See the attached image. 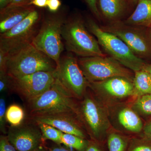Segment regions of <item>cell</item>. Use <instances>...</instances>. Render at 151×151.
Listing matches in <instances>:
<instances>
[{
	"instance_id": "obj_1",
	"label": "cell",
	"mask_w": 151,
	"mask_h": 151,
	"mask_svg": "<svg viewBox=\"0 0 151 151\" xmlns=\"http://www.w3.org/2000/svg\"><path fill=\"white\" fill-rule=\"evenodd\" d=\"M76 115L92 140H100L113 129L108 108L96 98L89 87L83 98L78 100Z\"/></svg>"
},
{
	"instance_id": "obj_2",
	"label": "cell",
	"mask_w": 151,
	"mask_h": 151,
	"mask_svg": "<svg viewBox=\"0 0 151 151\" xmlns=\"http://www.w3.org/2000/svg\"><path fill=\"white\" fill-rule=\"evenodd\" d=\"M56 67L52 60L30 43L9 52L6 72L11 78H17L39 71H54Z\"/></svg>"
},
{
	"instance_id": "obj_3",
	"label": "cell",
	"mask_w": 151,
	"mask_h": 151,
	"mask_svg": "<svg viewBox=\"0 0 151 151\" xmlns=\"http://www.w3.org/2000/svg\"><path fill=\"white\" fill-rule=\"evenodd\" d=\"M61 35L68 51L80 57L106 55L81 17H73L66 20Z\"/></svg>"
},
{
	"instance_id": "obj_4",
	"label": "cell",
	"mask_w": 151,
	"mask_h": 151,
	"mask_svg": "<svg viewBox=\"0 0 151 151\" xmlns=\"http://www.w3.org/2000/svg\"><path fill=\"white\" fill-rule=\"evenodd\" d=\"M90 32L97 39L100 46L109 56L133 72L144 68L145 60L136 56L130 47L117 36L103 30L96 22L88 19L86 23Z\"/></svg>"
},
{
	"instance_id": "obj_5",
	"label": "cell",
	"mask_w": 151,
	"mask_h": 151,
	"mask_svg": "<svg viewBox=\"0 0 151 151\" xmlns=\"http://www.w3.org/2000/svg\"><path fill=\"white\" fill-rule=\"evenodd\" d=\"M88 87L96 98L107 108L121 103H129L135 98L133 81L122 76L88 82Z\"/></svg>"
},
{
	"instance_id": "obj_6",
	"label": "cell",
	"mask_w": 151,
	"mask_h": 151,
	"mask_svg": "<svg viewBox=\"0 0 151 151\" xmlns=\"http://www.w3.org/2000/svg\"><path fill=\"white\" fill-rule=\"evenodd\" d=\"M66 20L60 15L47 17L44 20L32 44L58 64L63 50L62 29Z\"/></svg>"
},
{
	"instance_id": "obj_7",
	"label": "cell",
	"mask_w": 151,
	"mask_h": 151,
	"mask_svg": "<svg viewBox=\"0 0 151 151\" xmlns=\"http://www.w3.org/2000/svg\"><path fill=\"white\" fill-rule=\"evenodd\" d=\"M100 27L124 41L136 56L146 62H151V36L149 28L126 24L121 20Z\"/></svg>"
},
{
	"instance_id": "obj_8",
	"label": "cell",
	"mask_w": 151,
	"mask_h": 151,
	"mask_svg": "<svg viewBox=\"0 0 151 151\" xmlns=\"http://www.w3.org/2000/svg\"><path fill=\"white\" fill-rule=\"evenodd\" d=\"M29 114L58 111H72L76 114L78 100L68 94L57 80L42 94L26 102Z\"/></svg>"
},
{
	"instance_id": "obj_9",
	"label": "cell",
	"mask_w": 151,
	"mask_h": 151,
	"mask_svg": "<svg viewBox=\"0 0 151 151\" xmlns=\"http://www.w3.org/2000/svg\"><path fill=\"white\" fill-rule=\"evenodd\" d=\"M78 63L88 82L122 76L133 81L134 72L110 56L80 57Z\"/></svg>"
},
{
	"instance_id": "obj_10",
	"label": "cell",
	"mask_w": 151,
	"mask_h": 151,
	"mask_svg": "<svg viewBox=\"0 0 151 151\" xmlns=\"http://www.w3.org/2000/svg\"><path fill=\"white\" fill-rule=\"evenodd\" d=\"M54 74L55 79L71 97L78 100L83 98L88 88V81L76 58L71 55L60 57Z\"/></svg>"
},
{
	"instance_id": "obj_11",
	"label": "cell",
	"mask_w": 151,
	"mask_h": 151,
	"mask_svg": "<svg viewBox=\"0 0 151 151\" xmlns=\"http://www.w3.org/2000/svg\"><path fill=\"white\" fill-rule=\"evenodd\" d=\"M40 13L34 10L18 24L0 34V49L7 53L32 43L38 32Z\"/></svg>"
},
{
	"instance_id": "obj_12",
	"label": "cell",
	"mask_w": 151,
	"mask_h": 151,
	"mask_svg": "<svg viewBox=\"0 0 151 151\" xmlns=\"http://www.w3.org/2000/svg\"><path fill=\"white\" fill-rule=\"evenodd\" d=\"M9 91L16 93L27 102L41 95L54 83V71H39L36 73L11 78Z\"/></svg>"
},
{
	"instance_id": "obj_13",
	"label": "cell",
	"mask_w": 151,
	"mask_h": 151,
	"mask_svg": "<svg viewBox=\"0 0 151 151\" xmlns=\"http://www.w3.org/2000/svg\"><path fill=\"white\" fill-rule=\"evenodd\" d=\"M28 120L36 124H48L65 134L86 139L87 134L76 113L72 111H58L29 114Z\"/></svg>"
},
{
	"instance_id": "obj_14",
	"label": "cell",
	"mask_w": 151,
	"mask_h": 151,
	"mask_svg": "<svg viewBox=\"0 0 151 151\" xmlns=\"http://www.w3.org/2000/svg\"><path fill=\"white\" fill-rule=\"evenodd\" d=\"M6 135L17 151H29L45 146V140L39 127L28 119L19 126H10Z\"/></svg>"
},
{
	"instance_id": "obj_15",
	"label": "cell",
	"mask_w": 151,
	"mask_h": 151,
	"mask_svg": "<svg viewBox=\"0 0 151 151\" xmlns=\"http://www.w3.org/2000/svg\"><path fill=\"white\" fill-rule=\"evenodd\" d=\"M107 108L110 122L114 130L132 134L142 132L144 126L142 119L132 109L129 103Z\"/></svg>"
},
{
	"instance_id": "obj_16",
	"label": "cell",
	"mask_w": 151,
	"mask_h": 151,
	"mask_svg": "<svg viewBox=\"0 0 151 151\" xmlns=\"http://www.w3.org/2000/svg\"><path fill=\"white\" fill-rule=\"evenodd\" d=\"M33 6H7L1 10L0 33L5 32L22 21L35 9Z\"/></svg>"
},
{
	"instance_id": "obj_17",
	"label": "cell",
	"mask_w": 151,
	"mask_h": 151,
	"mask_svg": "<svg viewBox=\"0 0 151 151\" xmlns=\"http://www.w3.org/2000/svg\"><path fill=\"white\" fill-rule=\"evenodd\" d=\"M100 16L110 23L121 21L127 12L128 0H97Z\"/></svg>"
},
{
	"instance_id": "obj_18",
	"label": "cell",
	"mask_w": 151,
	"mask_h": 151,
	"mask_svg": "<svg viewBox=\"0 0 151 151\" xmlns=\"http://www.w3.org/2000/svg\"><path fill=\"white\" fill-rule=\"evenodd\" d=\"M124 22L128 25L150 27L151 25V0H139L133 13Z\"/></svg>"
},
{
	"instance_id": "obj_19",
	"label": "cell",
	"mask_w": 151,
	"mask_h": 151,
	"mask_svg": "<svg viewBox=\"0 0 151 151\" xmlns=\"http://www.w3.org/2000/svg\"><path fill=\"white\" fill-rule=\"evenodd\" d=\"M133 82L135 98L151 94V76L145 69L143 68L134 72Z\"/></svg>"
},
{
	"instance_id": "obj_20",
	"label": "cell",
	"mask_w": 151,
	"mask_h": 151,
	"mask_svg": "<svg viewBox=\"0 0 151 151\" xmlns=\"http://www.w3.org/2000/svg\"><path fill=\"white\" fill-rule=\"evenodd\" d=\"M129 104L142 119L151 118V94L136 97Z\"/></svg>"
},
{
	"instance_id": "obj_21",
	"label": "cell",
	"mask_w": 151,
	"mask_h": 151,
	"mask_svg": "<svg viewBox=\"0 0 151 151\" xmlns=\"http://www.w3.org/2000/svg\"><path fill=\"white\" fill-rule=\"evenodd\" d=\"M7 122L12 127L19 126L24 122L25 113L23 108L17 104L10 105L6 113Z\"/></svg>"
},
{
	"instance_id": "obj_22",
	"label": "cell",
	"mask_w": 151,
	"mask_h": 151,
	"mask_svg": "<svg viewBox=\"0 0 151 151\" xmlns=\"http://www.w3.org/2000/svg\"><path fill=\"white\" fill-rule=\"evenodd\" d=\"M126 138L114 129L108 134V146L109 151H125L128 142Z\"/></svg>"
},
{
	"instance_id": "obj_23",
	"label": "cell",
	"mask_w": 151,
	"mask_h": 151,
	"mask_svg": "<svg viewBox=\"0 0 151 151\" xmlns=\"http://www.w3.org/2000/svg\"><path fill=\"white\" fill-rule=\"evenodd\" d=\"M62 145L77 151H84L89 144V141L75 135L63 134Z\"/></svg>"
},
{
	"instance_id": "obj_24",
	"label": "cell",
	"mask_w": 151,
	"mask_h": 151,
	"mask_svg": "<svg viewBox=\"0 0 151 151\" xmlns=\"http://www.w3.org/2000/svg\"><path fill=\"white\" fill-rule=\"evenodd\" d=\"M36 124L39 127L45 141L49 140L58 145H62V136L63 132L48 124L42 123Z\"/></svg>"
},
{
	"instance_id": "obj_25",
	"label": "cell",
	"mask_w": 151,
	"mask_h": 151,
	"mask_svg": "<svg viewBox=\"0 0 151 151\" xmlns=\"http://www.w3.org/2000/svg\"><path fill=\"white\" fill-rule=\"evenodd\" d=\"M6 111V100L4 96H2L0 98V131L4 135H6L7 133Z\"/></svg>"
},
{
	"instance_id": "obj_26",
	"label": "cell",
	"mask_w": 151,
	"mask_h": 151,
	"mask_svg": "<svg viewBox=\"0 0 151 151\" xmlns=\"http://www.w3.org/2000/svg\"><path fill=\"white\" fill-rule=\"evenodd\" d=\"M10 77L6 72H0V92L9 91L10 86Z\"/></svg>"
},
{
	"instance_id": "obj_27",
	"label": "cell",
	"mask_w": 151,
	"mask_h": 151,
	"mask_svg": "<svg viewBox=\"0 0 151 151\" xmlns=\"http://www.w3.org/2000/svg\"><path fill=\"white\" fill-rule=\"evenodd\" d=\"M0 151H17L9 141L6 135L0 136Z\"/></svg>"
},
{
	"instance_id": "obj_28",
	"label": "cell",
	"mask_w": 151,
	"mask_h": 151,
	"mask_svg": "<svg viewBox=\"0 0 151 151\" xmlns=\"http://www.w3.org/2000/svg\"><path fill=\"white\" fill-rule=\"evenodd\" d=\"M146 140V142L139 143L134 146L130 151H151V141Z\"/></svg>"
},
{
	"instance_id": "obj_29",
	"label": "cell",
	"mask_w": 151,
	"mask_h": 151,
	"mask_svg": "<svg viewBox=\"0 0 151 151\" xmlns=\"http://www.w3.org/2000/svg\"><path fill=\"white\" fill-rule=\"evenodd\" d=\"M8 55V53L0 49V72H6Z\"/></svg>"
},
{
	"instance_id": "obj_30",
	"label": "cell",
	"mask_w": 151,
	"mask_h": 151,
	"mask_svg": "<svg viewBox=\"0 0 151 151\" xmlns=\"http://www.w3.org/2000/svg\"><path fill=\"white\" fill-rule=\"evenodd\" d=\"M85 1L94 16L100 19L101 16L97 7V0H85Z\"/></svg>"
},
{
	"instance_id": "obj_31",
	"label": "cell",
	"mask_w": 151,
	"mask_h": 151,
	"mask_svg": "<svg viewBox=\"0 0 151 151\" xmlns=\"http://www.w3.org/2000/svg\"><path fill=\"white\" fill-rule=\"evenodd\" d=\"M61 5L60 0H48L47 7L52 12H55L58 11Z\"/></svg>"
},
{
	"instance_id": "obj_32",
	"label": "cell",
	"mask_w": 151,
	"mask_h": 151,
	"mask_svg": "<svg viewBox=\"0 0 151 151\" xmlns=\"http://www.w3.org/2000/svg\"><path fill=\"white\" fill-rule=\"evenodd\" d=\"M142 132L145 139L151 142V120L144 124Z\"/></svg>"
},
{
	"instance_id": "obj_33",
	"label": "cell",
	"mask_w": 151,
	"mask_h": 151,
	"mask_svg": "<svg viewBox=\"0 0 151 151\" xmlns=\"http://www.w3.org/2000/svg\"><path fill=\"white\" fill-rule=\"evenodd\" d=\"M32 0H11L7 6H24L29 5Z\"/></svg>"
},
{
	"instance_id": "obj_34",
	"label": "cell",
	"mask_w": 151,
	"mask_h": 151,
	"mask_svg": "<svg viewBox=\"0 0 151 151\" xmlns=\"http://www.w3.org/2000/svg\"><path fill=\"white\" fill-rule=\"evenodd\" d=\"M48 0H32L29 5L35 6L39 8L46 7Z\"/></svg>"
},
{
	"instance_id": "obj_35",
	"label": "cell",
	"mask_w": 151,
	"mask_h": 151,
	"mask_svg": "<svg viewBox=\"0 0 151 151\" xmlns=\"http://www.w3.org/2000/svg\"><path fill=\"white\" fill-rule=\"evenodd\" d=\"M84 151H102L100 147L94 141H89V144Z\"/></svg>"
},
{
	"instance_id": "obj_36",
	"label": "cell",
	"mask_w": 151,
	"mask_h": 151,
	"mask_svg": "<svg viewBox=\"0 0 151 151\" xmlns=\"http://www.w3.org/2000/svg\"><path fill=\"white\" fill-rule=\"evenodd\" d=\"M48 151H74L73 150H70L68 149L63 147L61 146V145H58L55 144V145L51 146L50 147L47 148Z\"/></svg>"
},
{
	"instance_id": "obj_37",
	"label": "cell",
	"mask_w": 151,
	"mask_h": 151,
	"mask_svg": "<svg viewBox=\"0 0 151 151\" xmlns=\"http://www.w3.org/2000/svg\"><path fill=\"white\" fill-rule=\"evenodd\" d=\"M11 0H0V10L4 9L8 6Z\"/></svg>"
},
{
	"instance_id": "obj_38",
	"label": "cell",
	"mask_w": 151,
	"mask_h": 151,
	"mask_svg": "<svg viewBox=\"0 0 151 151\" xmlns=\"http://www.w3.org/2000/svg\"><path fill=\"white\" fill-rule=\"evenodd\" d=\"M143 69H145V70L148 72L151 78V62L147 63L145 66H144Z\"/></svg>"
},
{
	"instance_id": "obj_39",
	"label": "cell",
	"mask_w": 151,
	"mask_h": 151,
	"mask_svg": "<svg viewBox=\"0 0 151 151\" xmlns=\"http://www.w3.org/2000/svg\"><path fill=\"white\" fill-rule=\"evenodd\" d=\"M29 151H48V150L47 148L45 146H42Z\"/></svg>"
},
{
	"instance_id": "obj_40",
	"label": "cell",
	"mask_w": 151,
	"mask_h": 151,
	"mask_svg": "<svg viewBox=\"0 0 151 151\" xmlns=\"http://www.w3.org/2000/svg\"><path fill=\"white\" fill-rule=\"evenodd\" d=\"M128 1L129 2L133 4H137L139 0H128Z\"/></svg>"
},
{
	"instance_id": "obj_41",
	"label": "cell",
	"mask_w": 151,
	"mask_h": 151,
	"mask_svg": "<svg viewBox=\"0 0 151 151\" xmlns=\"http://www.w3.org/2000/svg\"><path fill=\"white\" fill-rule=\"evenodd\" d=\"M149 32H150V34L151 36V25L150 26V27H149Z\"/></svg>"
}]
</instances>
